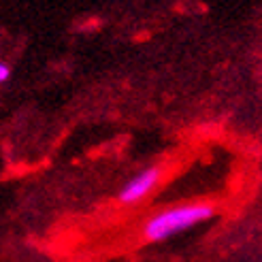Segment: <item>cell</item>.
Returning <instances> with one entry per match:
<instances>
[{"mask_svg": "<svg viewBox=\"0 0 262 262\" xmlns=\"http://www.w3.org/2000/svg\"><path fill=\"white\" fill-rule=\"evenodd\" d=\"M9 77H11V69L7 67V64H3V62H0V83H3V81H7Z\"/></svg>", "mask_w": 262, "mask_h": 262, "instance_id": "cell-3", "label": "cell"}, {"mask_svg": "<svg viewBox=\"0 0 262 262\" xmlns=\"http://www.w3.org/2000/svg\"><path fill=\"white\" fill-rule=\"evenodd\" d=\"M158 181H160V168H147V171H143L137 177H133L122 188L120 201L124 205H135V203L143 201L156 188V183Z\"/></svg>", "mask_w": 262, "mask_h": 262, "instance_id": "cell-2", "label": "cell"}, {"mask_svg": "<svg viewBox=\"0 0 262 262\" xmlns=\"http://www.w3.org/2000/svg\"><path fill=\"white\" fill-rule=\"evenodd\" d=\"M213 213H215L213 205H207V203L173 207L149 217L145 228H143V234H145L147 241H164L177 232H183L209 217H213Z\"/></svg>", "mask_w": 262, "mask_h": 262, "instance_id": "cell-1", "label": "cell"}]
</instances>
